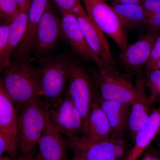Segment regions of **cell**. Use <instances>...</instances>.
<instances>
[{"label": "cell", "instance_id": "cell-1", "mask_svg": "<svg viewBox=\"0 0 160 160\" xmlns=\"http://www.w3.org/2000/svg\"><path fill=\"white\" fill-rule=\"evenodd\" d=\"M41 69L27 61L10 64L0 78V86L14 103L17 111L20 107L40 96Z\"/></svg>", "mask_w": 160, "mask_h": 160}, {"label": "cell", "instance_id": "cell-2", "mask_svg": "<svg viewBox=\"0 0 160 160\" xmlns=\"http://www.w3.org/2000/svg\"><path fill=\"white\" fill-rule=\"evenodd\" d=\"M48 108L37 97L18 110V148L22 155L34 151L45 129Z\"/></svg>", "mask_w": 160, "mask_h": 160}, {"label": "cell", "instance_id": "cell-3", "mask_svg": "<svg viewBox=\"0 0 160 160\" xmlns=\"http://www.w3.org/2000/svg\"><path fill=\"white\" fill-rule=\"evenodd\" d=\"M95 70L93 79L101 93V98L131 105L135 95V86L115 69L105 62Z\"/></svg>", "mask_w": 160, "mask_h": 160}, {"label": "cell", "instance_id": "cell-4", "mask_svg": "<svg viewBox=\"0 0 160 160\" xmlns=\"http://www.w3.org/2000/svg\"><path fill=\"white\" fill-rule=\"evenodd\" d=\"M68 81V59L49 61L41 68L40 96L48 109L66 94Z\"/></svg>", "mask_w": 160, "mask_h": 160}, {"label": "cell", "instance_id": "cell-5", "mask_svg": "<svg viewBox=\"0 0 160 160\" xmlns=\"http://www.w3.org/2000/svg\"><path fill=\"white\" fill-rule=\"evenodd\" d=\"M68 71L69 89L67 92L82 120L85 136L89 112L94 99L91 80L79 64L69 59Z\"/></svg>", "mask_w": 160, "mask_h": 160}, {"label": "cell", "instance_id": "cell-6", "mask_svg": "<svg viewBox=\"0 0 160 160\" xmlns=\"http://www.w3.org/2000/svg\"><path fill=\"white\" fill-rule=\"evenodd\" d=\"M90 19L103 33L115 42L121 52L129 45L127 38L114 9L104 0H83Z\"/></svg>", "mask_w": 160, "mask_h": 160}, {"label": "cell", "instance_id": "cell-7", "mask_svg": "<svg viewBox=\"0 0 160 160\" xmlns=\"http://www.w3.org/2000/svg\"><path fill=\"white\" fill-rule=\"evenodd\" d=\"M49 122L61 134L68 139L79 138L84 134L83 121L77 109L69 96L68 92L62 98L47 110Z\"/></svg>", "mask_w": 160, "mask_h": 160}, {"label": "cell", "instance_id": "cell-8", "mask_svg": "<svg viewBox=\"0 0 160 160\" xmlns=\"http://www.w3.org/2000/svg\"><path fill=\"white\" fill-rule=\"evenodd\" d=\"M73 11L83 35L92 50L103 62L114 67L115 61L104 33L90 19L81 4Z\"/></svg>", "mask_w": 160, "mask_h": 160}, {"label": "cell", "instance_id": "cell-9", "mask_svg": "<svg viewBox=\"0 0 160 160\" xmlns=\"http://www.w3.org/2000/svg\"><path fill=\"white\" fill-rule=\"evenodd\" d=\"M61 30L72 47L79 54L95 63L97 66L103 62L90 48L83 35L73 10L62 12Z\"/></svg>", "mask_w": 160, "mask_h": 160}, {"label": "cell", "instance_id": "cell-10", "mask_svg": "<svg viewBox=\"0 0 160 160\" xmlns=\"http://www.w3.org/2000/svg\"><path fill=\"white\" fill-rule=\"evenodd\" d=\"M134 86L135 95L130 106L127 123V128L133 138L146 124L152 112V104L146 94L145 79L142 76L137 78Z\"/></svg>", "mask_w": 160, "mask_h": 160}, {"label": "cell", "instance_id": "cell-11", "mask_svg": "<svg viewBox=\"0 0 160 160\" xmlns=\"http://www.w3.org/2000/svg\"><path fill=\"white\" fill-rule=\"evenodd\" d=\"M61 32V20L49 3L38 25L33 48L40 54L49 51L56 42Z\"/></svg>", "mask_w": 160, "mask_h": 160}, {"label": "cell", "instance_id": "cell-12", "mask_svg": "<svg viewBox=\"0 0 160 160\" xmlns=\"http://www.w3.org/2000/svg\"><path fill=\"white\" fill-rule=\"evenodd\" d=\"M159 36L158 31L150 30L137 42L128 46L126 50L121 52L120 55L124 65L132 70H138L143 66H146Z\"/></svg>", "mask_w": 160, "mask_h": 160}, {"label": "cell", "instance_id": "cell-13", "mask_svg": "<svg viewBox=\"0 0 160 160\" xmlns=\"http://www.w3.org/2000/svg\"><path fill=\"white\" fill-rule=\"evenodd\" d=\"M66 141L67 146L83 160H117L112 138L92 143L87 142L82 138Z\"/></svg>", "mask_w": 160, "mask_h": 160}, {"label": "cell", "instance_id": "cell-14", "mask_svg": "<svg viewBox=\"0 0 160 160\" xmlns=\"http://www.w3.org/2000/svg\"><path fill=\"white\" fill-rule=\"evenodd\" d=\"M38 146L43 160H68L66 140L51 125L47 112L46 126Z\"/></svg>", "mask_w": 160, "mask_h": 160}, {"label": "cell", "instance_id": "cell-15", "mask_svg": "<svg viewBox=\"0 0 160 160\" xmlns=\"http://www.w3.org/2000/svg\"><path fill=\"white\" fill-rule=\"evenodd\" d=\"M160 130V106L152 112L146 124L135 136L134 143L125 160H138Z\"/></svg>", "mask_w": 160, "mask_h": 160}, {"label": "cell", "instance_id": "cell-16", "mask_svg": "<svg viewBox=\"0 0 160 160\" xmlns=\"http://www.w3.org/2000/svg\"><path fill=\"white\" fill-rule=\"evenodd\" d=\"M85 142H95L111 138V129L106 113L98 99L94 98L88 118L86 136L81 137Z\"/></svg>", "mask_w": 160, "mask_h": 160}, {"label": "cell", "instance_id": "cell-17", "mask_svg": "<svg viewBox=\"0 0 160 160\" xmlns=\"http://www.w3.org/2000/svg\"><path fill=\"white\" fill-rule=\"evenodd\" d=\"M98 99L109 121L111 137H122L127 128L131 105L115 101H106L101 98Z\"/></svg>", "mask_w": 160, "mask_h": 160}, {"label": "cell", "instance_id": "cell-18", "mask_svg": "<svg viewBox=\"0 0 160 160\" xmlns=\"http://www.w3.org/2000/svg\"><path fill=\"white\" fill-rule=\"evenodd\" d=\"M18 111L0 86V132L18 147Z\"/></svg>", "mask_w": 160, "mask_h": 160}, {"label": "cell", "instance_id": "cell-19", "mask_svg": "<svg viewBox=\"0 0 160 160\" xmlns=\"http://www.w3.org/2000/svg\"><path fill=\"white\" fill-rule=\"evenodd\" d=\"M27 14L28 12H20L10 23L7 46L0 66V72L11 64L12 56L22 40L27 25Z\"/></svg>", "mask_w": 160, "mask_h": 160}, {"label": "cell", "instance_id": "cell-20", "mask_svg": "<svg viewBox=\"0 0 160 160\" xmlns=\"http://www.w3.org/2000/svg\"><path fill=\"white\" fill-rule=\"evenodd\" d=\"M117 15L122 27L132 29L146 23V17L142 5H118L112 6Z\"/></svg>", "mask_w": 160, "mask_h": 160}, {"label": "cell", "instance_id": "cell-21", "mask_svg": "<svg viewBox=\"0 0 160 160\" xmlns=\"http://www.w3.org/2000/svg\"><path fill=\"white\" fill-rule=\"evenodd\" d=\"M142 7L146 24L151 30L158 31L160 29V0H143Z\"/></svg>", "mask_w": 160, "mask_h": 160}, {"label": "cell", "instance_id": "cell-22", "mask_svg": "<svg viewBox=\"0 0 160 160\" xmlns=\"http://www.w3.org/2000/svg\"><path fill=\"white\" fill-rule=\"evenodd\" d=\"M145 86L150 91L149 101L153 104L160 97V69H154L147 72Z\"/></svg>", "mask_w": 160, "mask_h": 160}, {"label": "cell", "instance_id": "cell-23", "mask_svg": "<svg viewBox=\"0 0 160 160\" xmlns=\"http://www.w3.org/2000/svg\"><path fill=\"white\" fill-rule=\"evenodd\" d=\"M19 12L16 0H0V14L12 21Z\"/></svg>", "mask_w": 160, "mask_h": 160}, {"label": "cell", "instance_id": "cell-24", "mask_svg": "<svg viewBox=\"0 0 160 160\" xmlns=\"http://www.w3.org/2000/svg\"><path fill=\"white\" fill-rule=\"evenodd\" d=\"M18 148V146L12 144L0 132V158L5 152H7L11 158H15L17 153Z\"/></svg>", "mask_w": 160, "mask_h": 160}, {"label": "cell", "instance_id": "cell-25", "mask_svg": "<svg viewBox=\"0 0 160 160\" xmlns=\"http://www.w3.org/2000/svg\"><path fill=\"white\" fill-rule=\"evenodd\" d=\"M160 59V36L155 43L149 61L145 68L146 73L153 70Z\"/></svg>", "mask_w": 160, "mask_h": 160}, {"label": "cell", "instance_id": "cell-26", "mask_svg": "<svg viewBox=\"0 0 160 160\" xmlns=\"http://www.w3.org/2000/svg\"><path fill=\"white\" fill-rule=\"evenodd\" d=\"M9 25L10 23L0 25V66L2 62L7 46Z\"/></svg>", "mask_w": 160, "mask_h": 160}, {"label": "cell", "instance_id": "cell-27", "mask_svg": "<svg viewBox=\"0 0 160 160\" xmlns=\"http://www.w3.org/2000/svg\"><path fill=\"white\" fill-rule=\"evenodd\" d=\"M114 145L115 156L117 160L126 159L127 154L126 153V142L121 138H112Z\"/></svg>", "mask_w": 160, "mask_h": 160}, {"label": "cell", "instance_id": "cell-28", "mask_svg": "<svg viewBox=\"0 0 160 160\" xmlns=\"http://www.w3.org/2000/svg\"><path fill=\"white\" fill-rule=\"evenodd\" d=\"M60 12L73 10L79 4L80 0H53Z\"/></svg>", "mask_w": 160, "mask_h": 160}, {"label": "cell", "instance_id": "cell-29", "mask_svg": "<svg viewBox=\"0 0 160 160\" xmlns=\"http://www.w3.org/2000/svg\"><path fill=\"white\" fill-rule=\"evenodd\" d=\"M141 160H160V152L155 149L145 151Z\"/></svg>", "mask_w": 160, "mask_h": 160}, {"label": "cell", "instance_id": "cell-30", "mask_svg": "<svg viewBox=\"0 0 160 160\" xmlns=\"http://www.w3.org/2000/svg\"><path fill=\"white\" fill-rule=\"evenodd\" d=\"M32 0H16L20 12H28Z\"/></svg>", "mask_w": 160, "mask_h": 160}, {"label": "cell", "instance_id": "cell-31", "mask_svg": "<svg viewBox=\"0 0 160 160\" xmlns=\"http://www.w3.org/2000/svg\"><path fill=\"white\" fill-rule=\"evenodd\" d=\"M113 4L118 5H130V4H141L143 0H110Z\"/></svg>", "mask_w": 160, "mask_h": 160}, {"label": "cell", "instance_id": "cell-32", "mask_svg": "<svg viewBox=\"0 0 160 160\" xmlns=\"http://www.w3.org/2000/svg\"><path fill=\"white\" fill-rule=\"evenodd\" d=\"M34 151L28 154L22 155L21 157V160H34Z\"/></svg>", "mask_w": 160, "mask_h": 160}, {"label": "cell", "instance_id": "cell-33", "mask_svg": "<svg viewBox=\"0 0 160 160\" xmlns=\"http://www.w3.org/2000/svg\"><path fill=\"white\" fill-rule=\"evenodd\" d=\"M0 160H21V157L17 159L16 160H13L11 158L8 157H1L0 158Z\"/></svg>", "mask_w": 160, "mask_h": 160}, {"label": "cell", "instance_id": "cell-34", "mask_svg": "<svg viewBox=\"0 0 160 160\" xmlns=\"http://www.w3.org/2000/svg\"><path fill=\"white\" fill-rule=\"evenodd\" d=\"M71 160H82V158L80 157L78 155V154L74 153L73 157Z\"/></svg>", "mask_w": 160, "mask_h": 160}, {"label": "cell", "instance_id": "cell-35", "mask_svg": "<svg viewBox=\"0 0 160 160\" xmlns=\"http://www.w3.org/2000/svg\"><path fill=\"white\" fill-rule=\"evenodd\" d=\"M34 160H43V159L42 158V157L41 156L39 153L38 152L37 154L35 156Z\"/></svg>", "mask_w": 160, "mask_h": 160}, {"label": "cell", "instance_id": "cell-36", "mask_svg": "<svg viewBox=\"0 0 160 160\" xmlns=\"http://www.w3.org/2000/svg\"><path fill=\"white\" fill-rule=\"evenodd\" d=\"M154 69H160V59L159 61H158L157 64L156 66L155 67Z\"/></svg>", "mask_w": 160, "mask_h": 160}, {"label": "cell", "instance_id": "cell-37", "mask_svg": "<svg viewBox=\"0 0 160 160\" xmlns=\"http://www.w3.org/2000/svg\"><path fill=\"white\" fill-rule=\"evenodd\" d=\"M159 143L160 144V137H159Z\"/></svg>", "mask_w": 160, "mask_h": 160}, {"label": "cell", "instance_id": "cell-38", "mask_svg": "<svg viewBox=\"0 0 160 160\" xmlns=\"http://www.w3.org/2000/svg\"><path fill=\"white\" fill-rule=\"evenodd\" d=\"M78 156H79V155H78ZM80 158H81V157H80ZM82 160H83L82 159Z\"/></svg>", "mask_w": 160, "mask_h": 160}]
</instances>
